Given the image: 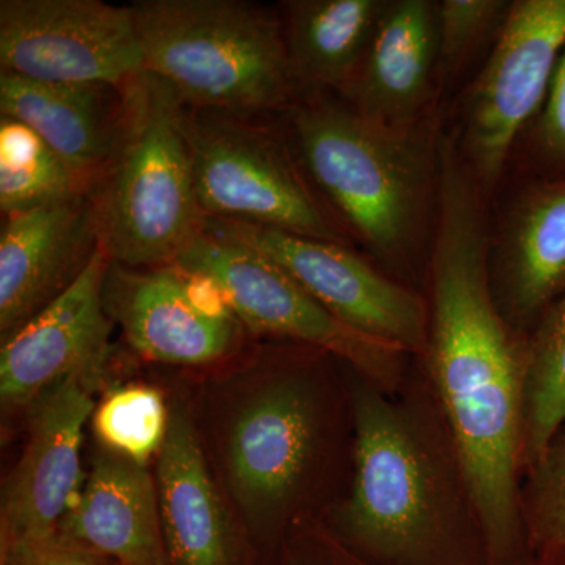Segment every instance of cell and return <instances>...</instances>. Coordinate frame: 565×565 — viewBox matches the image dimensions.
Masks as SVG:
<instances>
[{"instance_id": "ffe728a7", "label": "cell", "mask_w": 565, "mask_h": 565, "mask_svg": "<svg viewBox=\"0 0 565 565\" xmlns=\"http://www.w3.org/2000/svg\"><path fill=\"white\" fill-rule=\"evenodd\" d=\"M159 515L170 565H234L236 545L230 516L212 481L202 445L180 405L158 456Z\"/></svg>"}, {"instance_id": "9c48e42d", "label": "cell", "mask_w": 565, "mask_h": 565, "mask_svg": "<svg viewBox=\"0 0 565 565\" xmlns=\"http://www.w3.org/2000/svg\"><path fill=\"white\" fill-rule=\"evenodd\" d=\"M565 44V0H515L465 98L460 154L482 193L503 177L515 141L535 120Z\"/></svg>"}, {"instance_id": "7c38bea8", "label": "cell", "mask_w": 565, "mask_h": 565, "mask_svg": "<svg viewBox=\"0 0 565 565\" xmlns=\"http://www.w3.org/2000/svg\"><path fill=\"white\" fill-rule=\"evenodd\" d=\"M104 303L132 351L156 363L217 362L236 351L245 329L211 278L177 264L132 269L110 263Z\"/></svg>"}, {"instance_id": "8fae6325", "label": "cell", "mask_w": 565, "mask_h": 565, "mask_svg": "<svg viewBox=\"0 0 565 565\" xmlns=\"http://www.w3.org/2000/svg\"><path fill=\"white\" fill-rule=\"evenodd\" d=\"M0 68L54 84L122 85L145 71L132 7L0 0Z\"/></svg>"}, {"instance_id": "7402d4cb", "label": "cell", "mask_w": 565, "mask_h": 565, "mask_svg": "<svg viewBox=\"0 0 565 565\" xmlns=\"http://www.w3.org/2000/svg\"><path fill=\"white\" fill-rule=\"evenodd\" d=\"M90 193L84 178L28 126L0 120V211L3 217Z\"/></svg>"}, {"instance_id": "9a60e30c", "label": "cell", "mask_w": 565, "mask_h": 565, "mask_svg": "<svg viewBox=\"0 0 565 565\" xmlns=\"http://www.w3.org/2000/svg\"><path fill=\"white\" fill-rule=\"evenodd\" d=\"M93 386L70 377L33 404L31 437L2 501V542L57 534L81 482L84 426Z\"/></svg>"}, {"instance_id": "e0dca14e", "label": "cell", "mask_w": 565, "mask_h": 565, "mask_svg": "<svg viewBox=\"0 0 565 565\" xmlns=\"http://www.w3.org/2000/svg\"><path fill=\"white\" fill-rule=\"evenodd\" d=\"M490 274L512 327L527 326L565 292V174L530 185L505 217Z\"/></svg>"}, {"instance_id": "d4e9b609", "label": "cell", "mask_w": 565, "mask_h": 565, "mask_svg": "<svg viewBox=\"0 0 565 565\" xmlns=\"http://www.w3.org/2000/svg\"><path fill=\"white\" fill-rule=\"evenodd\" d=\"M512 2L505 0H441L437 2L438 47L444 76L465 63L503 25Z\"/></svg>"}, {"instance_id": "7a4b0ae2", "label": "cell", "mask_w": 565, "mask_h": 565, "mask_svg": "<svg viewBox=\"0 0 565 565\" xmlns=\"http://www.w3.org/2000/svg\"><path fill=\"white\" fill-rule=\"evenodd\" d=\"M315 188L349 236L386 266H404L434 228L438 140L429 122L393 129L330 95L281 115Z\"/></svg>"}, {"instance_id": "cb8c5ba5", "label": "cell", "mask_w": 565, "mask_h": 565, "mask_svg": "<svg viewBox=\"0 0 565 565\" xmlns=\"http://www.w3.org/2000/svg\"><path fill=\"white\" fill-rule=\"evenodd\" d=\"M169 422L162 394L148 385L114 390L93 412V429L103 448L143 467L161 452Z\"/></svg>"}, {"instance_id": "6da1fadb", "label": "cell", "mask_w": 565, "mask_h": 565, "mask_svg": "<svg viewBox=\"0 0 565 565\" xmlns=\"http://www.w3.org/2000/svg\"><path fill=\"white\" fill-rule=\"evenodd\" d=\"M484 203L456 137H440L426 355L476 523L498 563L520 539L525 344L494 297Z\"/></svg>"}, {"instance_id": "484cf974", "label": "cell", "mask_w": 565, "mask_h": 565, "mask_svg": "<svg viewBox=\"0 0 565 565\" xmlns=\"http://www.w3.org/2000/svg\"><path fill=\"white\" fill-rule=\"evenodd\" d=\"M531 492L537 525L565 555V426L534 463Z\"/></svg>"}, {"instance_id": "30bf717a", "label": "cell", "mask_w": 565, "mask_h": 565, "mask_svg": "<svg viewBox=\"0 0 565 565\" xmlns=\"http://www.w3.org/2000/svg\"><path fill=\"white\" fill-rule=\"evenodd\" d=\"M204 223L277 264L316 302L356 332L396 345L405 353H426L427 303L407 286L364 262L349 245L255 223L225 218H204Z\"/></svg>"}, {"instance_id": "603a6c76", "label": "cell", "mask_w": 565, "mask_h": 565, "mask_svg": "<svg viewBox=\"0 0 565 565\" xmlns=\"http://www.w3.org/2000/svg\"><path fill=\"white\" fill-rule=\"evenodd\" d=\"M565 426V292L525 343V456L537 462Z\"/></svg>"}, {"instance_id": "4316f807", "label": "cell", "mask_w": 565, "mask_h": 565, "mask_svg": "<svg viewBox=\"0 0 565 565\" xmlns=\"http://www.w3.org/2000/svg\"><path fill=\"white\" fill-rule=\"evenodd\" d=\"M531 147L535 159L556 177L565 174V44L550 84L548 95L533 121Z\"/></svg>"}, {"instance_id": "4fadbf2b", "label": "cell", "mask_w": 565, "mask_h": 565, "mask_svg": "<svg viewBox=\"0 0 565 565\" xmlns=\"http://www.w3.org/2000/svg\"><path fill=\"white\" fill-rule=\"evenodd\" d=\"M109 267L102 247L68 291L2 340L3 407L33 405L70 377H81L93 388L102 384L111 356V322L104 303Z\"/></svg>"}, {"instance_id": "5b68a950", "label": "cell", "mask_w": 565, "mask_h": 565, "mask_svg": "<svg viewBox=\"0 0 565 565\" xmlns=\"http://www.w3.org/2000/svg\"><path fill=\"white\" fill-rule=\"evenodd\" d=\"M122 88L120 134L92 191L102 247L120 266H167L204 225L185 126L188 106L148 71Z\"/></svg>"}, {"instance_id": "d6986e66", "label": "cell", "mask_w": 565, "mask_h": 565, "mask_svg": "<svg viewBox=\"0 0 565 565\" xmlns=\"http://www.w3.org/2000/svg\"><path fill=\"white\" fill-rule=\"evenodd\" d=\"M58 534L120 565H166L158 489L147 467L99 449Z\"/></svg>"}, {"instance_id": "5bb4252c", "label": "cell", "mask_w": 565, "mask_h": 565, "mask_svg": "<svg viewBox=\"0 0 565 565\" xmlns=\"http://www.w3.org/2000/svg\"><path fill=\"white\" fill-rule=\"evenodd\" d=\"M99 248L90 193L6 215L0 230L2 340L68 291Z\"/></svg>"}, {"instance_id": "44dd1931", "label": "cell", "mask_w": 565, "mask_h": 565, "mask_svg": "<svg viewBox=\"0 0 565 565\" xmlns=\"http://www.w3.org/2000/svg\"><path fill=\"white\" fill-rule=\"evenodd\" d=\"M390 0H286V47L302 96L343 95Z\"/></svg>"}, {"instance_id": "ba28073f", "label": "cell", "mask_w": 565, "mask_h": 565, "mask_svg": "<svg viewBox=\"0 0 565 565\" xmlns=\"http://www.w3.org/2000/svg\"><path fill=\"white\" fill-rule=\"evenodd\" d=\"M173 264L211 278L248 332L338 356L388 393L397 385L404 351L345 326L277 264L206 223Z\"/></svg>"}, {"instance_id": "83f0119b", "label": "cell", "mask_w": 565, "mask_h": 565, "mask_svg": "<svg viewBox=\"0 0 565 565\" xmlns=\"http://www.w3.org/2000/svg\"><path fill=\"white\" fill-rule=\"evenodd\" d=\"M0 565H107L104 557L61 534L2 542Z\"/></svg>"}, {"instance_id": "3957f363", "label": "cell", "mask_w": 565, "mask_h": 565, "mask_svg": "<svg viewBox=\"0 0 565 565\" xmlns=\"http://www.w3.org/2000/svg\"><path fill=\"white\" fill-rule=\"evenodd\" d=\"M352 415L353 479L338 512L341 530L386 563L429 559L470 503L455 449H445L414 411L359 373Z\"/></svg>"}, {"instance_id": "277c9868", "label": "cell", "mask_w": 565, "mask_h": 565, "mask_svg": "<svg viewBox=\"0 0 565 565\" xmlns=\"http://www.w3.org/2000/svg\"><path fill=\"white\" fill-rule=\"evenodd\" d=\"M143 68L191 109L282 115L300 99L281 14L247 0L131 3Z\"/></svg>"}, {"instance_id": "ac0fdd59", "label": "cell", "mask_w": 565, "mask_h": 565, "mask_svg": "<svg viewBox=\"0 0 565 565\" xmlns=\"http://www.w3.org/2000/svg\"><path fill=\"white\" fill-rule=\"evenodd\" d=\"M122 85L54 84L0 71V114L31 128L93 191L120 134Z\"/></svg>"}, {"instance_id": "2e32d148", "label": "cell", "mask_w": 565, "mask_h": 565, "mask_svg": "<svg viewBox=\"0 0 565 565\" xmlns=\"http://www.w3.org/2000/svg\"><path fill=\"white\" fill-rule=\"evenodd\" d=\"M440 74L437 2L390 0L341 98L379 125L422 128L430 121Z\"/></svg>"}, {"instance_id": "8992f818", "label": "cell", "mask_w": 565, "mask_h": 565, "mask_svg": "<svg viewBox=\"0 0 565 565\" xmlns=\"http://www.w3.org/2000/svg\"><path fill=\"white\" fill-rule=\"evenodd\" d=\"M196 196L204 218H225L349 245L308 177L281 115L185 109Z\"/></svg>"}, {"instance_id": "52a82bcc", "label": "cell", "mask_w": 565, "mask_h": 565, "mask_svg": "<svg viewBox=\"0 0 565 565\" xmlns=\"http://www.w3.org/2000/svg\"><path fill=\"white\" fill-rule=\"evenodd\" d=\"M226 427L223 465L234 503L255 530L281 522L313 470L322 401L310 371L297 364L259 375Z\"/></svg>"}]
</instances>
